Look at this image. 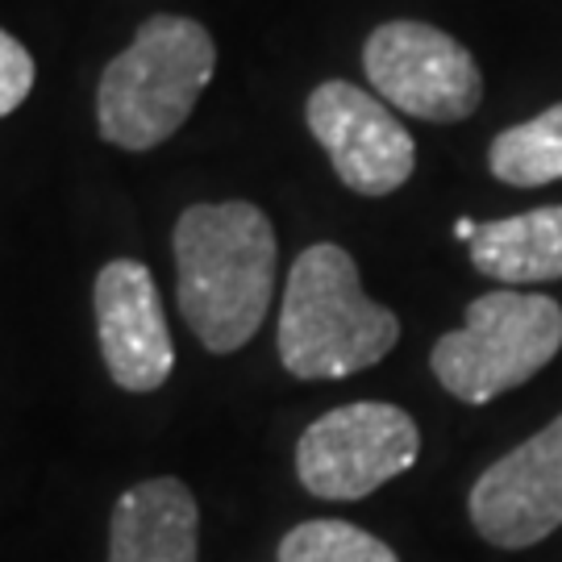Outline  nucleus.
Instances as JSON below:
<instances>
[{
	"label": "nucleus",
	"mask_w": 562,
	"mask_h": 562,
	"mask_svg": "<svg viewBox=\"0 0 562 562\" xmlns=\"http://www.w3.org/2000/svg\"><path fill=\"white\" fill-rule=\"evenodd\" d=\"M180 313L213 355L259 334L276 292V229L259 204H192L176 222Z\"/></svg>",
	"instance_id": "nucleus-1"
},
{
	"label": "nucleus",
	"mask_w": 562,
	"mask_h": 562,
	"mask_svg": "<svg viewBox=\"0 0 562 562\" xmlns=\"http://www.w3.org/2000/svg\"><path fill=\"white\" fill-rule=\"evenodd\" d=\"M313 138L322 142L338 180L359 196H392L417 167V142L396 113L346 80H325L304 104Z\"/></svg>",
	"instance_id": "nucleus-7"
},
{
	"label": "nucleus",
	"mask_w": 562,
	"mask_h": 562,
	"mask_svg": "<svg viewBox=\"0 0 562 562\" xmlns=\"http://www.w3.org/2000/svg\"><path fill=\"white\" fill-rule=\"evenodd\" d=\"M401 322L359 283L355 259L334 246H308L288 271L280 308V359L296 380H346L392 355Z\"/></svg>",
	"instance_id": "nucleus-2"
},
{
	"label": "nucleus",
	"mask_w": 562,
	"mask_h": 562,
	"mask_svg": "<svg viewBox=\"0 0 562 562\" xmlns=\"http://www.w3.org/2000/svg\"><path fill=\"white\" fill-rule=\"evenodd\" d=\"M362 71L383 104L434 125L467 121L483 101L480 63L459 38L425 21H383L371 30Z\"/></svg>",
	"instance_id": "nucleus-6"
},
{
	"label": "nucleus",
	"mask_w": 562,
	"mask_h": 562,
	"mask_svg": "<svg viewBox=\"0 0 562 562\" xmlns=\"http://www.w3.org/2000/svg\"><path fill=\"white\" fill-rule=\"evenodd\" d=\"M104 367L125 392H155L176 367L171 329L146 262L113 259L92 288Z\"/></svg>",
	"instance_id": "nucleus-9"
},
{
	"label": "nucleus",
	"mask_w": 562,
	"mask_h": 562,
	"mask_svg": "<svg viewBox=\"0 0 562 562\" xmlns=\"http://www.w3.org/2000/svg\"><path fill=\"white\" fill-rule=\"evenodd\" d=\"M201 508L188 483L146 480L113 504L109 562H196Z\"/></svg>",
	"instance_id": "nucleus-10"
},
{
	"label": "nucleus",
	"mask_w": 562,
	"mask_h": 562,
	"mask_svg": "<svg viewBox=\"0 0 562 562\" xmlns=\"http://www.w3.org/2000/svg\"><path fill=\"white\" fill-rule=\"evenodd\" d=\"M471 262L504 288L562 280V204L480 225L471 238Z\"/></svg>",
	"instance_id": "nucleus-11"
},
{
	"label": "nucleus",
	"mask_w": 562,
	"mask_h": 562,
	"mask_svg": "<svg viewBox=\"0 0 562 562\" xmlns=\"http://www.w3.org/2000/svg\"><path fill=\"white\" fill-rule=\"evenodd\" d=\"M492 176L508 188H546L562 180V101L501 130L487 146Z\"/></svg>",
	"instance_id": "nucleus-12"
},
{
	"label": "nucleus",
	"mask_w": 562,
	"mask_h": 562,
	"mask_svg": "<svg viewBox=\"0 0 562 562\" xmlns=\"http://www.w3.org/2000/svg\"><path fill=\"white\" fill-rule=\"evenodd\" d=\"M280 562H401L396 550L350 521H304L288 529Z\"/></svg>",
	"instance_id": "nucleus-13"
},
{
	"label": "nucleus",
	"mask_w": 562,
	"mask_h": 562,
	"mask_svg": "<svg viewBox=\"0 0 562 562\" xmlns=\"http://www.w3.org/2000/svg\"><path fill=\"white\" fill-rule=\"evenodd\" d=\"M217 46L201 21L150 18L138 38L104 67L97 88L101 138L121 150H150L180 130L213 80Z\"/></svg>",
	"instance_id": "nucleus-3"
},
{
	"label": "nucleus",
	"mask_w": 562,
	"mask_h": 562,
	"mask_svg": "<svg viewBox=\"0 0 562 562\" xmlns=\"http://www.w3.org/2000/svg\"><path fill=\"white\" fill-rule=\"evenodd\" d=\"M562 350V304L542 292L496 288L467 304L462 329L438 338L429 367L462 404H487L529 383Z\"/></svg>",
	"instance_id": "nucleus-4"
},
{
	"label": "nucleus",
	"mask_w": 562,
	"mask_h": 562,
	"mask_svg": "<svg viewBox=\"0 0 562 562\" xmlns=\"http://www.w3.org/2000/svg\"><path fill=\"white\" fill-rule=\"evenodd\" d=\"M475 234H480V225L471 222V217H462V222L454 225V238H459V241H467V246H471V238H475Z\"/></svg>",
	"instance_id": "nucleus-15"
},
{
	"label": "nucleus",
	"mask_w": 562,
	"mask_h": 562,
	"mask_svg": "<svg viewBox=\"0 0 562 562\" xmlns=\"http://www.w3.org/2000/svg\"><path fill=\"white\" fill-rule=\"evenodd\" d=\"M34 59L9 30H0V117H9L34 88Z\"/></svg>",
	"instance_id": "nucleus-14"
},
{
	"label": "nucleus",
	"mask_w": 562,
	"mask_h": 562,
	"mask_svg": "<svg viewBox=\"0 0 562 562\" xmlns=\"http://www.w3.org/2000/svg\"><path fill=\"white\" fill-rule=\"evenodd\" d=\"M471 525L501 550H529L562 525V413L483 471L471 501Z\"/></svg>",
	"instance_id": "nucleus-8"
},
{
	"label": "nucleus",
	"mask_w": 562,
	"mask_h": 562,
	"mask_svg": "<svg viewBox=\"0 0 562 562\" xmlns=\"http://www.w3.org/2000/svg\"><path fill=\"white\" fill-rule=\"evenodd\" d=\"M422 454L417 422L383 401L341 404L308 425L296 442V475L322 501H362L404 475Z\"/></svg>",
	"instance_id": "nucleus-5"
}]
</instances>
